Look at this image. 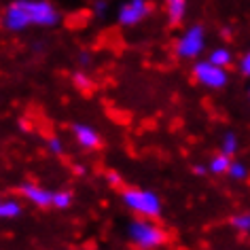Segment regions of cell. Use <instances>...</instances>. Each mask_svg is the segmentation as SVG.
<instances>
[{
	"label": "cell",
	"instance_id": "1",
	"mask_svg": "<svg viewBox=\"0 0 250 250\" xmlns=\"http://www.w3.org/2000/svg\"><path fill=\"white\" fill-rule=\"evenodd\" d=\"M129 240L142 250H155L161 248L167 240V233L159 225H155L153 221H134L127 227Z\"/></svg>",
	"mask_w": 250,
	"mask_h": 250
},
{
	"label": "cell",
	"instance_id": "4",
	"mask_svg": "<svg viewBox=\"0 0 250 250\" xmlns=\"http://www.w3.org/2000/svg\"><path fill=\"white\" fill-rule=\"evenodd\" d=\"M193 77L197 79V83H202L204 87H210V89H221V87L227 85V72L225 68L212 64V62H197L195 68H193Z\"/></svg>",
	"mask_w": 250,
	"mask_h": 250
},
{
	"label": "cell",
	"instance_id": "2",
	"mask_svg": "<svg viewBox=\"0 0 250 250\" xmlns=\"http://www.w3.org/2000/svg\"><path fill=\"white\" fill-rule=\"evenodd\" d=\"M123 204L136 214L145 218H157L161 214V199L153 191L145 189H125L123 191Z\"/></svg>",
	"mask_w": 250,
	"mask_h": 250
},
{
	"label": "cell",
	"instance_id": "22",
	"mask_svg": "<svg viewBox=\"0 0 250 250\" xmlns=\"http://www.w3.org/2000/svg\"><path fill=\"white\" fill-rule=\"evenodd\" d=\"M104 11H106V4L104 2H98L96 4V13H104Z\"/></svg>",
	"mask_w": 250,
	"mask_h": 250
},
{
	"label": "cell",
	"instance_id": "12",
	"mask_svg": "<svg viewBox=\"0 0 250 250\" xmlns=\"http://www.w3.org/2000/svg\"><path fill=\"white\" fill-rule=\"evenodd\" d=\"M167 15H170V20L176 23L180 21L185 17V11H187V4H185V0H167Z\"/></svg>",
	"mask_w": 250,
	"mask_h": 250
},
{
	"label": "cell",
	"instance_id": "3",
	"mask_svg": "<svg viewBox=\"0 0 250 250\" xmlns=\"http://www.w3.org/2000/svg\"><path fill=\"white\" fill-rule=\"evenodd\" d=\"M204 47H206V32H204V28L202 26H191L178 39L176 53H178V58L191 60V58H197V55L204 51Z\"/></svg>",
	"mask_w": 250,
	"mask_h": 250
},
{
	"label": "cell",
	"instance_id": "24",
	"mask_svg": "<svg viewBox=\"0 0 250 250\" xmlns=\"http://www.w3.org/2000/svg\"><path fill=\"white\" fill-rule=\"evenodd\" d=\"M0 206H2V199H0Z\"/></svg>",
	"mask_w": 250,
	"mask_h": 250
},
{
	"label": "cell",
	"instance_id": "8",
	"mask_svg": "<svg viewBox=\"0 0 250 250\" xmlns=\"http://www.w3.org/2000/svg\"><path fill=\"white\" fill-rule=\"evenodd\" d=\"M20 193L28 202H32L34 206H41V208H47V206H51V202H53V193H49L47 189H41V187H36L32 183L21 185Z\"/></svg>",
	"mask_w": 250,
	"mask_h": 250
},
{
	"label": "cell",
	"instance_id": "11",
	"mask_svg": "<svg viewBox=\"0 0 250 250\" xmlns=\"http://www.w3.org/2000/svg\"><path fill=\"white\" fill-rule=\"evenodd\" d=\"M212 64H216V66H221V68H225V66H229L231 62H233V55H231V51L229 49H225V47H218V49H214V51L210 53V58H208Z\"/></svg>",
	"mask_w": 250,
	"mask_h": 250
},
{
	"label": "cell",
	"instance_id": "17",
	"mask_svg": "<svg viewBox=\"0 0 250 250\" xmlns=\"http://www.w3.org/2000/svg\"><path fill=\"white\" fill-rule=\"evenodd\" d=\"M227 174H229V176L233 178V180H244V178L248 176V167L244 166V164H237V161H235V164L231 161V166H229V172H227Z\"/></svg>",
	"mask_w": 250,
	"mask_h": 250
},
{
	"label": "cell",
	"instance_id": "9",
	"mask_svg": "<svg viewBox=\"0 0 250 250\" xmlns=\"http://www.w3.org/2000/svg\"><path fill=\"white\" fill-rule=\"evenodd\" d=\"M74 132V138H77V142L83 148H100V145H102V138H100V134L96 132L93 127H89V125H83V123H77L72 127Z\"/></svg>",
	"mask_w": 250,
	"mask_h": 250
},
{
	"label": "cell",
	"instance_id": "20",
	"mask_svg": "<svg viewBox=\"0 0 250 250\" xmlns=\"http://www.w3.org/2000/svg\"><path fill=\"white\" fill-rule=\"evenodd\" d=\"M240 72L244 77H250V51L244 53V58L240 60Z\"/></svg>",
	"mask_w": 250,
	"mask_h": 250
},
{
	"label": "cell",
	"instance_id": "15",
	"mask_svg": "<svg viewBox=\"0 0 250 250\" xmlns=\"http://www.w3.org/2000/svg\"><path fill=\"white\" fill-rule=\"evenodd\" d=\"M221 151L225 153V155H235V151H237V136L235 134H231V132H227L225 134V138H223V142H221Z\"/></svg>",
	"mask_w": 250,
	"mask_h": 250
},
{
	"label": "cell",
	"instance_id": "23",
	"mask_svg": "<svg viewBox=\"0 0 250 250\" xmlns=\"http://www.w3.org/2000/svg\"><path fill=\"white\" fill-rule=\"evenodd\" d=\"M206 170H208V167H204V166H195V174H206Z\"/></svg>",
	"mask_w": 250,
	"mask_h": 250
},
{
	"label": "cell",
	"instance_id": "14",
	"mask_svg": "<svg viewBox=\"0 0 250 250\" xmlns=\"http://www.w3.org/2000/svg\"><path fill=\"white\" fill-rule=\"evenodd\" d=\"M231 225L240 231V233H250V212H244V214H235L231 218Z\"/></svg>",
	"mask_w": 250,
	"mask_h": 250
},
{
	"label": "cell",
	"instance_id": "19",
	"mask_svg": "<svg viewBox=\"0 0 250 250\" xmlns=\"http://www.w3.org/2000/svg\"><path fill=\"white\" fill-rule=\"evenodd\" d=\"M47 148H49V151H51L53 155H62V153H64V145H62V140L55 138V136H51V138L47 140Z\"/></svg>",
	"mask_w": 250,
	"mask_h": 250
},
{
	"label": "cell",
	"instance_id": "7",
	"mask_svg": "<svg viewBox=\"0 0 250 250\" xmlns=\"http://www.w3.org/2000/svg\"><path fill=\"white\" fill-rule=\"evenodd\" d=\"M4 28L11 30V32H21V30H26L30 23V17L26 13V9H23V4L21 2H15V4H11V7L7 9V13H4Z\"/></svg>",
	"mask_w": 250,
	"mask_h": 250
},
{
	"label": "cell",
	"instance_id": "16",
	"mask_svg": "<svg viewBox=\"0 0 250 250\" xmlns=\"http://www.w3.org/2000/svg\"><path fill=\"white\" fill-rule=\"evenodd\" d=\"M70 204H72V195H70L68 191H58V193H53L51 206H55V208H60V210H66Z\"/></svg>",
	"mask_w": 250,
	"mask_h": 250
},
{
	"label": "cell",
	"instance_id": "18",
	"mask_svg": "<svg viewBox=\"0 0 250 250\" xmlns=\"http://www.w3.org/2000/svg\"><path fill=\"white\" fill-rule=\"evenodd\" d=\"M72 81H74V85H77L79 89H89V85H91L89 77H87V74H83V72H74V74H72Z\"/></svg>",
	"mask_w": 250,
	"mask_h": 250
},
{
	"label": "cell",
	"instance_id": "6",
	"mask_svg": "<svg viewBox=\"0 0 250 250\" xmlns=\"http://www.w3.org/2000/svg\"><path fill=\"white\" fill-rule=\"evenodd\" d=\"M148 13H151V7L146 4V0H129L127 4L119 9V21L123 26H134L140 20H145Z\"/></svg>",
	"mask_w": 250,
	"mask_h": 250
},
{
	"label": "cell",
	"instance_id": "10",
	"mask_svg": "<svg viewBox=\"0 0 250 250\" xmlns=\"http://www.w3.org/2000/svg\"><path fill=\"white\" fill-rule=\"evenodd\" d=\"M229 166H231L229 155L221 153V155H216V157H212L208 170H210L212 174H227V172H229Z\"/></svg>",
	"mask_w": 250,
	"mask_h": 250
},
{
	"label": "cell",
	"instance_id": "21",
	"mask_svg": "<svg viewBox=\"0 0 250 250\" xmlns=\"http://www.w3.org/2000/svg\"><path fill=\"white\" fill-rule=\"evenodd\" d=\"M106 183L117 187V185H121V176H119L117 172H106Z\"/></svg>",
	"mask_w": 250,
	"mask_h": 250
},
{
	"label": "cell",
	"instance_id": "5",
	"mask_svg": "<svg viewBox=\"0 0 250 250\" xmlns=\"http://www.w3.org/2000/svg\"><path fill=\"white\" fill-rule=\"evenodd\" d=\"M20 2L26 9L30 21L36 23V26H55L60 20L58 11L45 0H20Z\"/></svg>",
	"mask_w": 250,
	"mask_h": 250
},
{
	"label": "cell",
	"instance_id": "13",
	"mask_svg": "<svg viewBox=\"0 0 250 250\" xmlns=\"http://www.w3.org/2000/svg\"><path fill=\"white\" fill-rule=\"evenodd\" d=\"M21 214V206L15 202V199H2V206H0V216L2 218H15Z\"/></svg>",
	"mask_w": 250,
	"mask_h": 250
}]
</instances>
